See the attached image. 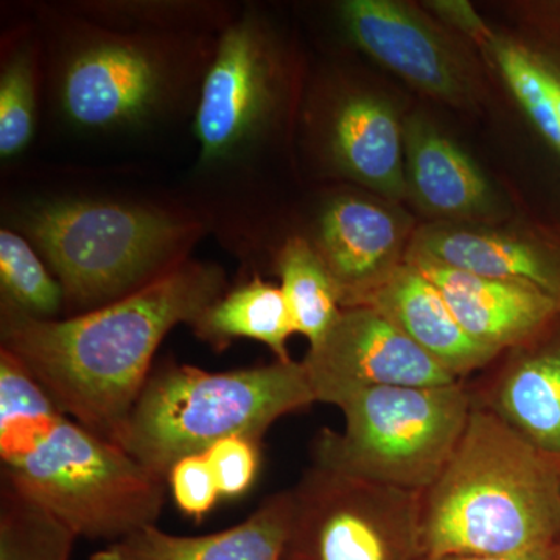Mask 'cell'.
<instances>
[{
  "label": "cell",
  "instance_id": "2",
  "mask_svg": "<svg viewBox=\"0 0 560 560\" xmlns=\"http://www.w3.org/2000/svg\"><path fill=\"white\" fill-rule=\"evenodd\" d=\"M559 537L560 460L471 408L458 447L422 493L425 558L522 555Z\"/></svg>",
  "mask_w": 560,
  "mask_h": 560
},
{
  "label": "cell",
  "instance_id": "23",
  "mask_svg": "<svg viewBox=\"0 0 560 560\" xmlns=\"http://www.w3.org/2000/svg\"><path fill=\"white\" fill-rule=\"evenodd\" d=\"M66 416L9 350L0 349V458L31 451Z\"/></svg>",
  "mask_w": 560,
  "mask_h": 560
},
{
  "label": "cell",
  "instance_id": "27",
  "mask_svg": "<svg viewBox=\"0 0 560 560\" xmlns=\"http://www.w3.org/2000/svg\"><path fill=\"white\" fill-rule=\"evenodd\" d=\"M223 499L245 495L260 469V442L246 436L224 438L205 453Z\"/></svg>",
  "mask_w": 560,
  "mask_h": 560
},
{
  "label": "cell",
  "instance_id": "3",
  "mask_svg": "<svg viewBox=\"0 0 560 560\" xmlns=\"http://www.w3.org/2000/svg\"><path fill=\"white\" fill-rule=\"evenodd\" d=\"M316 404L302 361L209 372L171 364L151 372L120 447L167 480L173 464L231 436L259 441L272 423Z\"/></svg>",
  "mask_w": 560,
  "mask_h": 560
},
{
  "label": "cell",
  "instance_id": "15",
  "mask_svg": "<svg viewBox=\"0 0 560 560\" xmlns=\"http://www.w3.org/2000/svg\"><path fill=\"white\" fill-rule=\"evenodd\" d=\"M160 61L130 43H102L80 54L66 73L62 105L81 127L131 124L160 101Z\"/></svg>",
  "mask_w": 560,
  "mask_h": 560
},
{
  "label": "cell",
  "instance_id": "28",
  "mask_svg": "<svg viewBox=\"0 0 560 560\" xmlns=\"http://www.w3.org/2000/svg\"><path fill=\"white\" fill-rule=\"evenodd\" d=\"M167 485L178 510L197 522L202 521L221 499L215 475L205 453L186 456L173 464Z\"/></svg>",
  "mask_w": 560,
  "mask_h": 560
},
{
  "label": "cell",
  "instance_id": "13",
  "mask_svg": "<svg viewBox=\"0 0 560 560\" xmlns=\"http://www.w3.org/2000/svg\"><path fill=\"white\" fill-rule=\"evenodd\" d=\"M405 257L485 278L526 280L560 302V235L438 221L412 232Z\"/></svg>",
  "mask_w": 560,
  "mask_h": 560
},
{
  "label": "cell",
  "instance_id": "10",
  "mask_svg": "<svg viewBox=\"0 0 560 560\" xmlns=\"http://www.w3.org/2000/svg\"><path fill=\"white\" fill-rule=\"evenodd\" d=\"M276 66L268 40L253 22L221 36L202 84L195 135L205 160H219L254 138L275 103Z\"/></svg>",
  "mask_w": 560,
  "mask_h": 560
},
{
  "label": "cell",
  "instance_id": "22",
  "mask_svg": "<svg viewBox=\"0 0 560 560\" xmlns=\"http://www.w3.org/2000/svg\"><path fill=\"white\" fill-rule=\"evenodd\" d=\"M278 275L296 334L315 346L342 311L337 283L315 245L302 238H291L280 249Z\"/></svg>",
  "mask_w": 560,
  "mask_h": 560
},
{
  "label": "cell",
  "instance_id": "24",
  "mask_svg": "<svg viewBox=\"0 0 560 560\" xmlns=\"http://www.w3.org/2000/svg\"><path fill=\"white\" fill-rule=\"evenodd\" d=\"M77 537L3 482L0 560H70Z\"/></svg>",
  "mask_w": 560,
  "mask_h": 560
},
{
  "label": "cell",
  "instance_id": "6",
  "mask_svg": "<svg viewBox=\"0 0 560 560\" xmlns=\"http://www.w3.org/2000/svg\"><path fill=\"white\" fill-rule=\"evenodd\" d=\"M25 228L65 291L81 308L102 307L135 293L173 267L190 234L160 210L110 202H57L33 210Z\"/></svg>",
  "mask_w": 560,
  "mask_h": 560
},
{
  "label": "cell",
  "instance_id": "25",
  "mask_svg": "<svg viewBox=\"0 0 560 560\" xmlns=\"http://www.w3.org/2000/svg\"><path fill=\"white\" fill-rule=\"evenodd\" d=\"M0 285L3 308L38 319H54L65 302L58 279L47 271L27 242L11 231L0 232Z\"/></svg>",
  "mask_w": 560,
  "mask_h": 560
},
{
  "label": "cell",
  "instance_id": "5",
  "mask_svg": "<svg viewBox=\"0 0 560 560\" xmlns=\"http://www.w3.org/2000/svg\"><path fill=\"white\" fill-rule=\"evenodd\" d=\"M345 429H323L313 466L423 493L440 477L469 422L466 382L447 386H375L338 405Z\"/></svg>",
  "mask_w": 560,
  "mask_h": 560
},
{
  "label": "cell",
  "instance_id": "26",
  "mask_svg": "<svg viewBox=\"0 0 560 560\" xmlns=\"http://www.w3.org/2000/svg\"><path fill=\"white\" fill-rule=\"evenodd\" d=\"M35 75L27 54H18L0 79V154L21 153L35 130Z\"/></svg>",
  "mask_w": 560,
  "mask_h": 560
},
{
  "label": "cell",
  "instance_id": "19",
  "mask_svg": "<svg viewBox=\"0 0 560 560\" xmlns=\"http://www.w3.org/2000/svg\"><path fill=\"white\" fill-rule=\"evenodd\" d=\"M331 153L342 172L388 201L408 197L404 124L388 102L352 95L334 117Z\"/></svg>",
  "mask_w": 560,
  "mask_h": 560
},
{
  "label": "cell",
  "instance_id": "4",
  "mask_svg": "<svg viewBox=\"0 0 560 560\" xmlns=\"http://www.w3.org/2000/svg\"><path fill=\"white\" fill-rule=\"evenodd\" d=\"M3 464V482L79 539H125L156 525L167 480L116 442L62 416L24 455Z\"/></svg>",
  "mask_w": 560,
  "mask_h": 560
},
{
  "label": "cell",
  "instance_id": "8",
  "mask_svg": "<svg viewBox=\"0 0 560 560\" xmlns=\"http://www.w3.org/2000/svg\"><path fill=\"white\" fill-rule=\"evenodd\" d=\"M315 400L338 407L375 386H447L458 378L370 305L342 308L302 360Z\"/></svg>",
  "mask_w": 560,
  "mask_h": 560
},
{
  "label": "cell",
  "instance_id": "7",
  "mask_svg": "<svg viewBox=\"0 0 560 560\" xmlns=\"http://www.w3.org/2000/svg\"><path fill=\"white\" fill-rule=\"evenodd\" d=\"M291 490L283 560H423L422 493L312 466Z\"/></svg>",
  "mask_w": 560,
  "mask_h": 560
},
{
  "label": "cell",
  "instance_id": "14",
  "mask_svg": "<svg viewBox=\"0 0 560 560\" xmlns=\"http://www.w3.org/2000/svg\"><path fill=\"white\" fill-rule=\"evenodd\" d=\"M441 291L456 320L486 348H515L560 315V302L536 283L470 275L422 257H405Z\"/></svg>",
  "mask_w": 560,
  "mask_h": 560
},
{
  "label": "cell",
  "instance_id": "21",
  "mask_svg": "<svg viewBox=\"0 0 560 560\" xmlns=\"http://www.w3.org/2000/svg\"><path fill=\"white\" fill-rule=\"evenodd\" d=\"M191 326L213 348L248 338L267 346L280 361L291 360L287 342L296 334L282 289L257 276L219 298Z\"/></svg>",
  "mask_w": 560,
  "mask_h": 560
},
{
  "label": "cell",
  "instance_id": "9",
  "mask_svg": "<svg viewBox=\"0 0 560 560\" xmlns=\"http://www.w3.org/2000/svg\"><path fill=\"white\" fill-rule=\"evenodd\" d=\"M338 10L349 38L383 68L438 101L474 98L469 62L419 10L393 0H348Z\"/></svg>",
  "mask_w": 560,
  "mask_h": 560
},
{
  "label": "cell",
  "instance_id": "29",
  "mask_svg": "<svg viewBox=\"0 0 560 560\" xmlns=\"http://www.w3.org/2000/svg\"><path fill=\"white\" fill-rule=\"evenodd\" d=\"M431 11L436 13L442 21L447 22L453 28L464 33L474 39L478 46L488 49L490 43L497 38L495 33L490 31L489 25L482 21L477 10L469 2L463 0H438V2L427 3Z\"/></svg>",
  "mask_w": 560,
  "mask_h": 560
},
{
  "label": "cell",
  "instance_id": "1",
  "mask_svg": "<svg viewBox=\"0 0 560 560\" xmlns=\"http://www.w3.org/2000/svg\"><path fill=\"white\" fill-rule=\"evenodd\" d=\"M223 290L220 268L189 261L73 318L38 319L3 308L2 349L69 419L120 445L162 340L179 324H194Z\"/></svg>",
  "mask_w": 560,
  "mask_h": 560
},
{
  "label": "cell",
  "instance_id": "20",
  "mask_svg": "<svg viewBox=\"0 0 560 560\" xmlns=\"http://www.w3.org/2000/svg\"><path fill=\"white\" fill-rule=\"evenodd\" d=\"M536 39L500 38L488 54L537 135L560 160V3L534 11Z\"/></svg>",
  "mask_w": 560,
  "mask_h": 560
},
{
  "label": "cell",
  "instance_id": "11",
  "mask_svg": "<svg viewBox=\"0 0 560 560\" xmlns=\"http://www.w3.org/2000/svg\"><path fill=\"white\" fill-rule=\"evenodd\" d=\"M466 382L474 407L492 412L534 447L560 460V315L530 340L504 350Z\"/></svg>",
  "mask_w": 560,
  "mask_h": 560
},
{
  "label": "cell",
  "instance_id": "12",
  "mask_svg": "<svg viewBox=\"0 0 560 560\" xmlns=\"http://www.w3.org/2000/svg\"><path fill=\"white\" fill-rule=\"evenodd\" d=\"M410 224L389 206L340 197L320 215L315 248L337 283L342 308L357 307L405 261Z\"/></svg>",
  "mask_w": 560,
  "mask_h": 560
},
{
  "label": "cell",
  "instance_id": "16",
  "mask_svg": "<svg viewBox=\"0 0 560 560\" xmlns=\"http://www.w3.org/2000/svg\"><path fill=\"white\" fill-rule=\"evenodd\" d=\"M361 305L381 312L458 381L485 371L501 353L475 341L460 327L438 287L408 261Z\"/></svg>",
  "mask_w": 560,
  "mask_h": 560
},
{
  "label": "cell",
  "instance_id": "17",
  "mask_svg": "<svg viewBox=\"0 0 560 560\" xmlns=\"http://www.w3.org/2000/svg\"><path fill=\"white\" fill-rule=\"evenodd\" d=\"M291 490L261 501L245 522L206 536H173L156 525L95 551L91 560H283Z\"/></svg>",
  "mask_w": 560,
  "mask_h": 560
},
{
  "label": "cell",
  "instance_id": "18",
  "mask_svg": "<svg viewBox=\"0 0 560 560\" xmlns=\"http://www.w3.org/2000/svg\"><path fill=\"white\" fill-rule=\"evenodd\" d=\"M408 195L444 221L474 219L493 208V191L480 167L420 116L404 121Z\"/></svg>",
  "mask_w": 560,
  "mask_h": 560
},
{
  "label": "cell",
  "instance_id": "31",
  "mask_svg": "<svg viewBox=\"0 0 560 560\" xmlns=\"http://www.w3.org/2000/svg\"><path fill=\"white\" fill-rule=\"evenodd\" d=\"M555 560H560V537H559V540L556 541V545H555Z\"/></svg>",
  "mask_w": 560,
  "mask_h": 560
},
{
  "label": "cell",
  "instance_id": "30",
  "mask_svg": "<svg viewBox=\"0 0 560 560\" xmlns=\"http://www.w3.org/2000/svg\"><path fill=\"white\" fill-rule=\"evenodd\" d=\"M423 560H555V547L512 556H438Z\"/></svg>",
  "mask_w": 560,
  "mask_h": 560
}]
</instances>
